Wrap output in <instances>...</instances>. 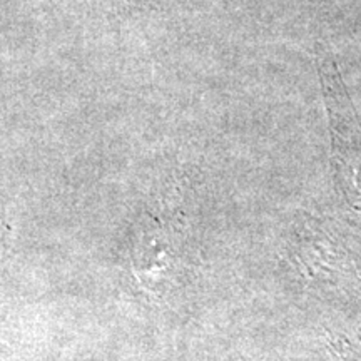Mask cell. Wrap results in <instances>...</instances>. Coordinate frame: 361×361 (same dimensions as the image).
Segmentation results:
<instances>
[{
    "label": "cell",
    "mask_w": 361,
    "mask_h": 361,
    "mask_svg": "<svg viewBox=\"0 0 361 361\" xmlns=\"http://www.w3.org/2000/svg\"><path fill=\"white\" fill-rule=\"evenodd\" d=\"M318 71L331 130V168L336 188L361 211V123L329 54H319Z\"/></svg>",
    "instance_id": "cell-1"
},
{
    "label": "cell",
    "mask_w": 361,
    "mask_h": 361,
    "mask_svg": "<svg viewBox=\"0 0 361 361\" xmlns=\"http://www.w3.org/2000/svg\"><path fill=\"white\" fill-rule=\"evenodd\" d=\"M296 256L311 276L326 279V283H338L343 276L353 273L350 252L318 228L303 229L298 239Z\"/></svg>",
    "instance_id": "cell-2"
},
{
    "label": "cell",
    "mask_w": 361,
    "mask_h": 361,
    "mask_svg": "<svg viewBox=\"0 0 361 361\" xmlns=\"http://www.w3.org/2000/svg\"><path fill=\"white\" fill-rule=\"evenodd\" d=\"M333 350L336 351L338 356H340L341 361H361V353L360 351L353 350V346L345 340H340L333 343Z\"/></svg>",
    "instance_id": "cell-3"
}]
</instances>
